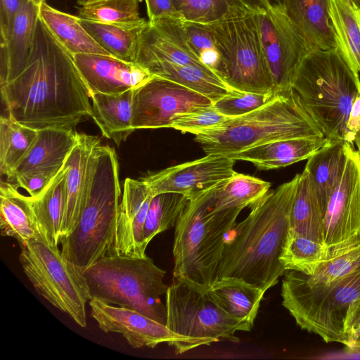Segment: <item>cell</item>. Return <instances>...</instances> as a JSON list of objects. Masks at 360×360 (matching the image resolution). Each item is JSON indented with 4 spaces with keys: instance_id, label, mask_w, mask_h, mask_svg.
Masks as SVG:
<instances>
[{
    "instance_id": "36",
    "label": "cell",
    "mask_w": 360,
    "mask_h": 360,
    "mask_svg": "<svg viewBox=\"0 0 360 360\" xmlns=\"http://www.w3.org/2000/svg\"><path fill=\"white\" fill-rule=\"evenodd\" d=\"M271 184L250 175L236 172L216 188L214 209L251 207L269 191Z\"/></svg>"
},
{
    "instance_id": "23",
    "label": "cell",
    "mask_w": 360,
    "mask_h": 360,
    "mask_svg": "<svg viewBox=\"0 0 360 360\" xmlns=\"http://www.w3.org/2000/svg\"><path fill=\"white\" fill-rule=\"evenodd\" d=\"M288 18L313 46L320 49L338 46L332 25L329 0H283Z\"/></svg>"
},
{
    "instance_id": "46",
    "label": "cell",
    "mask_w": 360,
    "mask_h": 360,
    "mask_svg": "<svg viewBox=\"0 0 360 360\" xmlns=\"http://www.w3.org/2000/svg\"><path fill=\"white\" fill-rule=\"evenodd\" d=\"M27 0H0V32L6 35L18 12Z\"/></svg>"
},
{
    "instance_id": "31",
    "label": "cell",
    "mask_w": 360,
    "mask_h": 360,
    "mask_svg": "<svg viewBox=\"0 0 360 360\" xmlns=\"http://www.w3.org/2000/svg\"><path fill=\"white\" fill-rule=\"evenodd\" d=\"M345 141H329L307 160L308 172L323 216L345 162Z\"/></svg>"
},
{
    "instance_id": "13",
    "label": "cell",
    "mask_w": 360,
    "mask_h": 360,
    "mask_svg": "<svg viewBox=\"0 0 360 360\" xmlns=\"http://www.w3.org/2000/svg\"><path fill=\"white\" fill-rule=\"evenodd\" d=\"M262 42L276 94L292 89L295 72L302 59L316 48L299 32L281 2L257 13Z\"/></svg>"
},
{
    "instance_id": "5",
    "label": "cell",
    "mask_w": 360,
    "mask_h": 360,
    "mask_svg": "<svg viewBox=\"0 0 360 360\" xmlns=\"http://www.w3.org/2000/svg\"><path fill=\"white\" fill-rule=\"evenodd\" d=\"M218 186L190 199L175 226L174 278L207 287L217 280L226 236L243 210H214Z\"/></svg>"
},
{
    "instance_id": "2",
    "label": "cell",
    "mask_w": 360,
    "mask_h": 360,
    "mask_svg": "<svg viewBox=\"0 0 360 360\" xmlns=\"http://www.w3.org/2000/svg\"><path fill=\"white\" fill-rule=\"evenodd\" d=\"M300 174L269 191L226 234L217 280L238 278L266 291L285 270L280 262Z\"/></svg>"
},
{
    "instance_id": "35",
    "label": "cell",
    "mask_w": 360,
    "mask_h": 360,
    "mask_svg": "<svg viewBox=\"0 0 360 360\" xmlns=\"http://www.w3.org/2000/svg\"><path fill=\"white\" fill-rule=\"evenodd\" d=\"M38 130L25 126L8 116L0 118V173L11 176L17 165L35 141Z\"/></svg>"
},
{
    "instance_id": "34",
    "label": "cell",
    "mask_w": 360,
    "mask_h": 360,
    "mask_svg": "<svg viewBox=\"0 0 360 360\" xmlns=\"http://www.w3.org/2000/svg\"><path fill=\"white\" fill-rule=\"evenodd\" d=\"M181 20L212 25L255 13L240 0H172Z\"/></svg>"
},
{
    "instance_id": "37",
    "label": "cell",
    "mask_w": 360,
    "mask_h": 360,
    "mask_svg": "<svg viewBox=\"0 0 360 360\" xmlns=\"http://www.w3.org/2000/svg\"><path fill=\"white\" fill-rule=\"evenodd\" d=\"M188 201L186 196L177 193H162L153 196L143 226L146 248L155 236L175 227Z\"/></svg>"
},
{
    "instance_id": "8",
    "label": "cell",
    "mask_w": 360,
    "mask_h": 360,
    "mask_svg": "<svg viewBox=\"0 0 360 360\" xmlns=\"http://www.w3.org/2000/svg\"><path fill=\"white\" fill-rule=\"evenodd\" d=\"M166 271L148 257L112 254L86 269L83 275L90 297L137 311L166 326L169 288ZM90 299V300H91Z\"/></svg>"
},
{
    "instance_id": "48",
    "label": "cell",
    "mask_w": 360,
    "mask_h": 360,
    "mask_svg": "<svg viewBox=\"0 0 360 360\" xmlns=\"http://www.w3.org/2000/svg\"><path fill=\"white\" fill-rule=\"evenodd\" d=\"M360 319V302H358L350 311L349 314L347 329L349 335L350 336V328L353 323Z\"/></svg>"
},
{
    "instance_id": "33",
    "label": "cell",
    "mask_w": 360,
    "mask_h": 360,
    "mask_svg": "<svg viewBox=\"0 0 360 360\" xmlns=\"http://www.w3.org/2000/svg\"><path fill=\"white\" fill-rule=\"evenodd\" d=\"M330 16L338 46L360 72V4L355 0H329Z\"/></svg>"
},
{
    "instance_id": "49",
    "label": "cell",
    "mask_w": 360,
    "mask_h": 360,
    "mask_svg": "<svg viewBox=\"0 0 360 360\" xmlns=\"http://www.w3.org/2000/svg\"><path fill=\"white\" fill-rule=\"evenodd\" d=\"M357 341H360V319L351 326L349 347L352 349L353 345Z\"/></svg>"
},
{
    "instance_id": "53",
    "label": "cell",
    "mask_w": 360,
    "mask_h": 360,
    "mask_svg": "<svg viewBox=\"0 0 360 360\" xmlns=\"http://www.w3.org/2000/svg\"><path fill=\"white\" fill-rule=\"evenodd\" d=\"M352 349H359V350H360V341H357V342H356L353 345V346H352Z\"/></svg>"
},
{
    "instance_id": "29",
    "label": "cell",
    "mask_w": 360,
    "mask_h": 360,
    "mask_svg": "<svg viewBox=\"0 0 360 360\" xmlns=\"http://www.w3.org/2000/svg\"><path fill=\"white\" fill-rule=\"evenodd\" d=\"M153 75L176 82L207 98L213 103L233 93L212 70L168 62H150L141 65Z\"/></svg>"
},
{
    "instance_id": "44",
    "label": "cell",
    "mask_w": 360,
    "mask_h": 360,
    "mask_svg": "<svg viewBox=\"0 0 360 360\" xmlns=\"http://www.w3.org/2000/svg\"><path fill=\"white\" fill-rule=\"evenodd\" d=\"M56 174L46 171H33L15 177L11 183L17 188L25 189L30 196L35 197L45 189Z\"/></svg>"
},
{
    "instance_id": "32",
    "label": "cell",
    "mask_w": 360,
    "mask_h": 360,
    "mask_svg": "<svg viewBox=\"0 0 360 360\" xmlns=\"http://www.w3.org/2000/svg\"><path fill=\"white\" fill-rule=\"evenodd\" d=\"M39 18L56 40L72 56L78 53L110 56L82 27L79 17L60 11L44 2L39 6Z\"/></svg>"
},
{
    "instance_id": "16",
    "label": "cell",
    "mask_w": 360,
    "mask_h": 360,
    "mask_svg": "<svg viewBox=\"0 0 360 360\" xmlns=\"http://www.w3.org/2000/svg\"><path fill=\"white\" fill-rule=\"evenodd\" d=\"M235 160L226 155L210 154L172 166L141 179L153 195L177 193L189 200L230 179L235 173Z\"/></svg>"
},
{
    "instance_id": "3",
    "label": "cell",
    "mask_w": 360,
    "mask_h": 360,
    "mask_svg": "<svg viewBox=\"0 0 360 360\" xmlns=\"http://www.w3.org/2000/svg\"><path fill=\"white\" fill-rule=\"evenodd\" d=\"M292 88L328 140L350 143L347 126L360 97V79L339 47L309 52L295 72Z\"/></svg>"
},
{
    "instance_id": "50",
    "label": "cell",
    "mask_w": 360,
    "mask_h": 360,
    "mask_svg": "<svg viewBox=\"0 0 360 360\" xmlns=\"http://www.w3.org/2000/svg\"><path fill=\"white\" fill-rule=\"evenodd\" d=\"M354 142L357 148V151L360 155V128L358 129L355 134Z\"/></svg>"
},
{
    "instance_id": "55",
    "label": "cell",
    "mask_w": 360,
    "mask_h": 360,
    "mask_svg": "<svg viewBox=\"0 0 360 360\" xmlns=\"http://www.w3.org/2000/svg\"><path fill=\"white\" fill-rule=\"evenodd\" d=\"M276 1H278V2H281V1H282L283 0H276Z\"/></svg>"
},
{
    "instance_id": "52",
    "label": "cell",
    "mask_w": 360,
    "mask_h": 360,
    "mask_svg": "<svg viewBox=\"0 0 360 360\" xmlns=\"http://www.w3.org/2000/svg\"><path fill=\"white\" fill-rule=\"evenodd\" d=\"M30 1L38 6H40L43 3L45 2V0H30Z\"/></svg>"
},
{
    "instance_id": "24",
    "label": "cell",
    "mask_w": 360,
    "mask_h": 360,
    "mask_svg": "<svg viewBox=\"0 0 360 360\" xmlns=\"http://www.w3.org/2000/svg\"><path fill=\"white\" fill-rule=\"evenodd\" d=\"M0 229L2 236L16 239L20 245L41 240L30 196L7 181L0 184Z\"/></svg>"
},
{
    "instance_id": "40",
    "label": "cell",
    "mask_w": 360,
    "mask_h": 360,
    "mask_svg": "<svg viewBox=\"0 0 360 360\" xmlns=\"http://www.w3.org/2000/svg\"><path fill=\"white\" fill-rule=\"evenodd\" d=\"M184 25L191 51L202 64L216 74L220 56L210 30L204 25L184 22Z\"/></svg>"
},
{
    "instance_id": "45",
    "label": "cell",
    "mask_w": 360,
    "mask_h": 360,
    "mask_svg": "<svg viewBox=\"0 0 360 360\" xmlns=\"http://www.w3.org/2000/svg\"><path fill=\"white\" fill-rule=\"evenodd\" d=\"M144 1L146 6L148 21L151 22L161 18L181 20L172 0Z\"/></svg>"
},
{
    "instance_id": "19",
    "label": "cell",
    "mask_w": 360,
    "mask_h": 360,
    "mask_svg": "<svg viewBox=\"0 0 360 360\" xmlns=\"http://www.w3.org/2000/svg\"><path fill=\"white\" fill-rule=\"evenodd\" d=\"M153 196L147 184L141 179H125L112 254L135 257L146 255L143 226Z\"/></svg>"
},
{
    "instance_id": "41",
    "label": "cell",
    "mask_w": 360,
    "mask_h": 360,
    "mask_svg": "<svg viewBox=\"0 0 360 360\" xmlns=\"http://www.w3.org/2000/svg\"><path fill=\"white\" fill-rule=\"evenodd\" d=\"M360 264V247L322 262L311 276L305 275L311 284H329L353 272Z\"/></svg>"
},
{
    "instance_id": "54",
    "label": "cell",
    "mask_w": 360,
    "mask_h": 360,
    "mask_svg": "<svg viewBox=\"0 0 360 360\" xmlns=\"http://www.w3.org/2000/svg\"><path fill=\"white\" fill-rule=\"evenodd\" d=\"M359 4H360V0H355Z\"/></svg>"
},
{
    "instance_id": "22",
    "label": "cell",
    "mask_w": 360,
    "mask_h": 360,
    "mask_svg": "<svg viewBox=\"0 0 360 360\" xmlns=\"http://www.w3.org/2000/svg\"><path fill=\"white\" fill-rule=\"evenodd\" d=\"M77 133L73 129L38 130L35 141L7 181L11 183L15 177L33 171L57 174L75 144Z\"/></svg>"
},
{
    "instance_id": "38",
    "label": "cell",
    "mask_w": 360,
    "mask_h": 360,
    "mask_svg": "<svg viewBox=\"0 0 360 360\" xmlns=\"http://www.w3.org/2000/svg\"><path fill=\"white\" fill-rule=\"evenodd\" d=\"M328 259V251L324 243L289 233L280 257L285 271H297L309 276Z\"/></svg>"
},
{
    "instance_id": "1",
    "label": "cell",
    "mask_w": 360,
    "mask_h": 360,
    "mask_svg": "<svg viewBox=\"0 0 360 360\" xmlns=\"http://www.w3.org/2000/svg\"><path fill=\"white\" fill-rule=\"evenodd\" d=\"M0 88L8 115L36 130L74 129L91 117L89 92L73 56L40 18L27 63Z\"/></svg>"
},
{
    "instance_id": "21",
    "label": "cell",
    "mask_w": 360,
    "mask_h": 360,
    "mask_svg": "<svg viewBox=\"0 0 360 360\" xmlns=\"http://www.w3.org/2000/svg\"><path fill=\"white\" fill-rule=\"evenodd\" d=\"M324 138H292L272 141L226 155L231 159L251 162L259 170L285 167L308 159L325 145Z\"/></svg>"
},
{
    "instance_id": "28",
    "label": "cell",
    "mask_w": 360,
    "mask_h": 360,
    "mask_svg": "<svg viewBox=\"0 0 360 360\" xmlns=\"http://www.w3.org/2000/svg\"><path fill=\"white\" fill-rule=\"evenodd\" d=\"M80 23L94 41L111 56L134 63L140 37L148 23H105L80 18Z\"/></svg>"
},
{
    "instance_id": "20",
    "label": "cell",
    "mask_w": 360,
    "mask_h": 360,
    "mask_svg": "<svg viewBox=\"0 0 360 360\" xmlns=\"http://www.w3.org/2000/svg\"><path fill=\"white\" fill-rule=\"evenodd\" d=\"M39 20V6L27 0L6 35L1 34L0 84L18 75L27 63Z\"/></svg>"
},
{
    "instance_id": "6",
    "label": "cell",
    "mask_w": 360,
    "mask_h": 360,
    "mask_svg": "<svg viewBox=\"0 0 360 360\" xmlns=\"http://www.w3.org/2000/svg\"><path fill=\"white\" fill-rule=\"evenodd\" d=\"M324 137L292 88L252 112L197 133L195 141L206 155H228L272 141Z\"/></svg>"
},
{
    "instance_id": "7",
    "label": "cell",
    "mask_w": 360,
    "mask_h": 360,
    "mask_svg": "<svg viewBox=\"0 0 360 360\" xmlns=\"http://www.w3.org/2000/svg\"><path fill=\"white\" fill-rule=\"evenodd\" d=\"M282 280V305L297 326L326 342L349 347V314L360 302V264L347 276L329 284L309 283L303 273L288 270Z\"/></svg>"
},
{
    "instance_id": "11",
    "label": "cell",
    "mask_w": 360,
    "mask_h": 360,
    "mask_svg": "<svg viewBox=\"0 0 360 360\" xmlns=\"http://www.w3.org/2000/svg\"><path fill=\"white\" fill-rule=\"evenodd\" d=\"M20 246V263L37 293L79 326L86 327V304L91 297L83 273L58 248L42 240Z\"/></svg>"
},
{
    "instance_id": "27",
    "label": "cell",
    "mask_w": 360,
    "mask_h": 360,
    "mask_svg": "<svg viewBox=\"0 0 360 360\" xmlns=\"http://www.w3.org/2000/svg\"><path fill=\"white\" fill-rule=\"evenodd\" d=\"M62 169L38 195L30 196L41 240L53 248L60 243V229L65 203V186L68 172Z\"/></svg>"
},
{
    "instance_id": "18",
    "label": "cell",
    "mask_w": 360,
    "mask_h": 360,
    "mask_svg": "<svg viewBox=\"0 0 360 360\" xmlns=\"http://www.w3.org/2000/svg\"><path fill=\"white\" fill-rule=\"evenodd\" d=\"M100 142L97 136L77 133L75 144L65 160L68 168L60 229V240L72 231L82 214L93 172L94 148Z\"/></svg>"
},
{
    "instance_id": "4",
    "label": "cell",
    "mask_w": 360,
    "mask_h": 360,
    "mask_svg": "<svg viewBox=\"0 0 360 360\" xmlns=\"http://www.w3.org/2000/svg\"><path fill=\"white\" fill-rule=\"evenodd\" d=\"M115 150L101 142L94 151V167L86 200L76 226L60 240L61 252L82 273L112 253L121 202Z\"/></svg>"
},
{
    "instance_id": "51",
    "label": "cell",
    "mask_w": 360,
    "mask_h": 360,
    "mask_svg": "<svg viewBox=\"0 0 360 360\" xmlns=\"http://www.w3.org/2000/svg\"><path fill=\"white\" fill-rule=\"evenodd\" d=\"M101 0H77V3L80 6H84L91 3H94Z\"/></svg>"
},
{
    "instance_id": "30",
    "label": "cell",
    "mask_w": 360,
    "mask_h": 360,
    "mask_svg": "<svg viewBox=\"0 0 360 360\" xmlns=\"http://www.w3.org/2000/svg\"><path fill=\"white\" fill-rule=\"evenodd\" d=\"M324 216L308 172L300 174L288 233L324 243Z\"/></svg>"
},
{
    "instance_id": "25",
    "label": "cell",
    "mask_w": 360,
    "mask_h": 360,
    "mask_svg": "<svg viewBox=\"0 0 360 360\" xmlns=\"http://www.w3.org/2000/svg\"><path fill=\"white\" fill-rule=\"evenodd\" d=\"M134 89L117 94H91V117L103 136L117 146L135 130L132 126Z\"/></svg>"
},
{
    "instance_id": "43",
    "label": "cell",
    "mask_w": 360,
    "mask_h": 360,
    "mask_svg": "<svg viewBox=\"0 0 360 360\" xmlns=\"http://www.w3.org/2000/svg\"><path fill=\"white\" fill-rule=\"evenodd\" d=\"M232 117L219 113L213 105L177 115L171 128L183 133H197L216 129Z\"/></svg>"
},
{
    "instance_id": "15",
    "label": "cell",
    "mask_w": 360,
    "mask_h": 360,
    "mask_svg": "<svg viewBox=\"0 0 360 360\" xmlns=\"http://www.w3.org/2000/svg\"><path fill=\"white\" fill-rule=\"evenodd\" d=\"M91 316L105 333H117L134 348H154L167 343L181 354L194 349L185 337L177 335L162 324L131 309L118 307L92 298L89 301Z\"/></svg>"
},
{
    "instance_id": "47",
    "label": "cell",
    "mask_w": 360,
    "mask_h": 360,
    "mask_svg": "<svg viewBox=\"0 0 360 360\" xmlns=\"http://www.w3.org/2000/svg\"><path fill=\"white\" fill-rule=\"evenodd\" d=\"M247 7L256 13L266 11L271 4L269 0H240Z\"/></svg>"
},
{
    "instance_id": "12",
    "label": "cell",
    "mask_w": 360,
    "mask_h": 360,
    "mask_svg": "<svg viewBox=\"0 0 360 360\" xmlns=\"http://www.w3.org/2000/svg\"><path fill=\"white\" fill-rule=\"evenodd\" d=\"M345 162L323 219L328 259L360 247V155L345 142Z\"/></svg>"
},
{
    "instance_id": "10",
    "label": "cell",
    "mask_w": 360,
    "mask_h": 360,
    "mask_svg": "<svg viewBox=\"0 0 360 360\" xmlns=\"http://www.w3.org/2000/svg\"><path fill=\"white\" fill-rule=\"evenodd\" d=\"M166 326L185 337L194 348L219 341L238 342L245 326L227 314L213 299L210 287L174 278L166 295Z\"/></svg>"
},
{
    "instance_id": "42",
    "label": "cell",
    "mask_w": 360,
    "mask_h": 360,
    "mask_svg": "<svg viewBox=\"0 0 360 360\" xmlns=\"http://www.w3.org/2000/svg\"><path fill=\"white\" fill-rule=\"evenodd\" d=\"M276 95L235 91L214 102L213 106L226 117H238L263 106Z\"/></svg>"
},
{
    "instance_id": "17",
    "label": "cell",
    "mask_w": 360,
    "mask_h": 360,
    "mask_svg": "<svg viewBox=\"0 0 360 360\" xmlns=\"http://www.w3.org/2000/svg\"><path fill=\"white\" fill-rule=\"evenodd\" d=\"M75 64L91 94H117L136 89L154 75L134 63L96 53L73 56Z\"/></svg>"
},
{
    "instance_id": "39",
    "label": "cell",
    "mask_w": 360,
    "mask_h": 360,
    "mask_svg": "<svg viewBox=\"0 0 360 360\" xmlns=\"http://www.w3.org/2000/svg\"><path fill=\"white\" fill-rule=\"evenodd\" d=\"M82 19L105 23H134L140 17L138 0H101L82 6L78 12Z\"/></svg>"
},
{
    "instance_id": "26",
    "label": "cell",
    "mask_w": 360,
    "mask_h": 360,
    "mask_svg": "<svg viewBox=\"0 0 360 360\" xmlns=\"http://www.w3.org/2000/svg\"><path fill=\"white\" fill-rule=\"evenodd\" d=\"M210 292L216 302L231 316L250 331L266 291L241 278H223L216 281Z\"/></svg>"
},
{
    "instance_id": "14",
    "label": "cell",
    "mask_w": 360,
    "mask_h": 360,
    "mask_svg": "<svg viewBox=\"0 0 360 360\" xmlns=\"http://www.w3.org/2000/svg\"><path fill=\"white\" fill-rule=\"evenodd\" d=\"M213 105L207 96L176 82L154 76L134 89V129L171 128L179 115Z\"/></svg>"
},
{
    "instance_id": "9",
    "label": "cell",
    "mask_w": 360,
    "mask_h": 360,
    "mask_svg": "<svg viewBox=\"0 0 360 360\" xmlns=\"http://www.w3.org/2000/svg\"><path fill=\"white\" fill-rule=\"evenodd\" d=\"M204 25L220 56L216 74L227 86L243 92L276 94L256 13Z\"/></svg>"
}]
</instances>
